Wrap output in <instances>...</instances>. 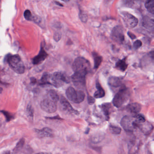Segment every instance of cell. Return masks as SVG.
Listing matches in <instances>:
<instances>
[{
	"label": "cell",
	"instance_id": "1",
	"mask_svg": "<svg viewBox=\"0 0 154 154\" xmlns=\"http://www.w3.org/2000/svg\"><path fill=\"white\" fill-rule=\"evenodd\" d=\"M69 83V80L67 76L60 72H56L52 74H44L40 81L41 85H50L57 88L62 87L65 83Z\"/></svg>",
	"mask_w": 154,
	"mask_h": 154
},
{
	"label": "cell",
	"instance_id": "2",
	"mask_svg": "<svg viewBox=\"0 0 154 154\" xmlns=\"http://www.w3.org/2000/svg\"><path fill=\"white\" fill-rule=\"evenodd\" d=\"M7 61L9 66L16 73L22 74L24 72L25 66L19 55H14L8 56Z\"/></svg>",
	"mask_w": 154,
	"mask_h": 154
},
{
	"label": "cell",
	"instance_id": "3",
	"mask_svg": "<svg viewBox=\"0 0 154 154\" xmlns=\"http://www.w3.org/2000/svg\"><path fill=\"white\" fill-rule=\"evenodd\" d=\"M72 68L75 72L87 75L90 71L91 66L88 60L83 57H78L74 61Z\"/></svg>",
	"mask_w": 154,
	"mask_h": 154
},
{
	"label": "cell",
	"instance_id": "4",
	"mask_svg": "<svg viewBox=\"0 0 154 154\" xmlns=\"http://www.w3.org/2000/svg\"><path fill=\"white\" fill-rule=\"evenodd\" d=\"M66 94L68 99L75 103H81L85 98V94L82 90L76 91L72 87L67 88Z\"/></svg>",
	"mask_w": 154,
	"mask_h": 154
},
{
	"label": "cell",
	"instance_id": "5",
	"mask_svg": "<svg viewBox=\"0 0 154 154\" xmlns=\"http://www.w3.org/2000/svg\"><path fill=\"white\" fill-rule=\"evenodd\" d=\"M128 91L125 87H122L115 95L113 103L116 108H120L125 103L128 98Z\"/></svg>",
	"mask_w": 154,
	"mask_h": 154
},
{
	"label": "cell",
	"instance_id": "6",
	"mask_svg": "<svg viewBox=\"0 0 154 154\" xmlns=\"http://www.w3.org/2000/svg\"><path fill=\"white\" fill-rule=\"evenodd\" d=\"M57 102L47 96V98H44L41 102V108L44 112L47 113H53L57 109Z\"/></svg>",
	"mask_w": 154,
	"mask_h": 154
},
{
	"label": "cell",
	"instance_id": "7",
	"mask_svg": "<svg viewBox=\"0 0 154 154\" xmlns=\"http://www.w3.org/2000/svg\"><path fill=\"white\" fill-rule=\"evenodd\" d=\"M111 37L115 42L122 44L125 39L122 27L120 26H117L114 27L111 31Z\"/></svg>",
	"mask_w": 154,
	"mask_h": 154
},
{
	"label": "cell",
	"instance_id": "8",
	"mask_svg": "<svg viewBox=\"0 0 154 154\" xmlns=\"http://www.w3.org/2000/svg\"><path fill=\"white\" fill-rule=\"evenodd\" d=\"M122 16L124 23L127 28L133 29L138 24V19L132 14L127 12H124L122 13Z\"/></svg>",
	"mask_w": 154,
	"mask_h": 154
},
{
	"label": "cell",
	"instance_id": "9",
	"mask_svg": "<svg viewBox=\"0 0 154 154\" xmlns=\"http://www.w3.org/2000/svg\"><path fill=\"white\" fill-rule=\"evenodd\" d=\"M87 75L75 72L71 76V79L74 85L78 87H82L85 85V76Z\"/></svg>",
	"mask_w": 154,
	"mask_h": 154
},
{
	"label": "cell",
	"instance_id": "10",
	"mask_svg": "<svg viewBox=\"0 0 154 154\" xmlns=\"http://www.w3.org/2000/svg\"><path fill=\"white\" fill-rule=\"evenodd\" d=\"M60 103V108L63 111L68 114H78V112L76 111V110H75L71 106L69 102L64 97H62L61 98Z\"/></svg>",
	"mask_w": 154,
	"mask_h": 154
},
{
	"label": "cell",
	"instance_id": "11",
	"mask_svg": "<svg viewBox=\"0 0 154 154\" xmlns=\"http://www.w3.org/2000/svg\"><path fill=\"white\" fill-rule=\"evenodd\" d=\"M133 122H132V119L131 118L128 116H125L122 118L121 121V125L124 130L126 132H132L135 128Z\"/></svg>",
	"mask_w": 154,
	"mask_h": 154
},
{
	"label": "cell",
	"instance_id": "12",
	"mask_svg": "<svg viewBox=\"0 0 154 154\" xmlns=\"http://www.w3.org/2000/svg\"><path fill=\"white\" fill-rule=\"evenodd\" d=\"M142 24L145 29L154 33V19H152L147 16H145L142 19Z\"/></svg>",
	"mask_w": 154,
	"mask_h": 154
},
{
	"label": "cell",
	"instance_id": "13",
	"mask_svg": "<svg viewBox=\"0 0 154 154\" xmlns=\"http://www.w3.org/2000/svg\"><path fill=\"white\" fill-rule=\"evenodd\" d=\"M47 53L44 50L43 47H41L39 54L33 58V63L34 65L39 64L42 63V61H44L46 58H47Z\"/></svg>",
	"mask_w": 154,
	"mask_h": 154
},
{
	"label": "cell",
	"instance_id": "14",
	"mask_svg": "<svg viewBox=\"0 0 154 154\" xmlns=\"http://www.w3.org/2000/svg\"><path fill=\"white\" fill-rule=\"evenodd\" d=\"M142 64L143 66L154 65V51H151L144 57L142 59Z\"/></svg>",
	"mask_w": 154,
	"mask_h": 154
},
{
	"label": "cell",
	"instance_id": "15",
	"mask_svg": "<svg viewBox=\"0 0 154 154\" xmlns=\"http://www.w3.org/2000/svg\"><path fill=\"white\" fill-rule=\"evenodd\" d=\"M127 109L128 112L135 115L141 111V106L140 103H130L127 106Z\"/></svg>",
	"mask_w": 154,
	"mask_h": 154
},
{
	"label": "cell",
	"instance_id": "16",
	"mask_svg": "<svg viewBox=\"0 0 154 154\" xmlns=\"http://www.w3.org/2000/svg\"><path fill=\"white\" fill-rule=\"evenodd\" d=\"M36 132L39 134L40 137H53V133L51 129L45 127L42 130H37Z\"/></svg>",
	"mask_w": 154,
	"mask_h": 154
},
{
	"label": "cell",
	"instance_id": "17",
	"mask_svg": "<svg viewBox=\"0 0 154 154\" xmlns=\"http://www.w3.org/2000/svg\"><path fill=\"white\" fill-rule=\"evenodd\" d=\"M122 79L119 77L111 76L108 78V84L110 87H118L122 85Z\"/></svg>",
	"mask_w": 154,
	"mask_h": 154
},
{
	"label": "cell",
	"instance_id": "18",
	"mask_svg": "<svg viewBox=\"0 0 154 154\" xmlns=\"http://www.w3.org/2000/svg\"><path fill=\"white\" fill-rule=\"evenodd\" d=\"M127 66L128 64L126 63V58L119 60L115 64V68L122 71H125L127 69Z\"/></svg>",
	"mask_w": 154,
	"mask_h": 154
},
{
	"label": "cell",
	"instance_id": "19",
	"mask_svg": "<svg viewBox=\"0 0 154 154\" xmlns=\"http://www.w3.org/2000/svg\"><path fill=\"white\" fill-rule=\"evenodd\" d=\"M145 122L138 124L137 127L140 128L141 130L142 131V132H144L146 134H150L151 132L152 131L153 127L150 124H144Z\"/></svg>",
	"mask_w": 154,
	"mask_h": 154
},
{
	"label": "cell",
	"instance_id": "20",
	"mask_svg": "<svg viewBox=\"0 0 154 154\" xmlns=\"http://www.w3.org/2000/svg\"><path fill=\"white\" fill-rule=\"evenodd\" d=\"M96 88L97 90L94 94V97L95 98H101L104 96L105 91L98 82H97L96 83Z\"/></svg>",
	"mask_w": 154,
	"mask_h": 154
},
{
	"label": "cell",
	"instance_id": "21",
	"mask_svg": "<svg viewBox=\"0 0 154 154\" xmlns=\"http://www.w3.org/2000/svg\"><path fill=\"white\" fill-rule=\"evenodd\" d=\"M93 56L94 59V68L95 69H97L101 64L103 58L101 56L95 52L93 53Z\"/></svg>",
	"mask_w": 154,
	"mask_h": 154
},
{
	"label": "cell",
	"instance_id": "22",
	"mask_svg": "<svg viewBox=\"0 0 154 154\" xmlns=\"http://www.w3.org/2000/svg\"><path fill=\"white\" fill-rule=\"evenodd\" d=\"M101 108L103 111L104 114L105 115L106 118H107V120H108L109 118V115L110 114V109L111 108V104L109 103H103L102 104Z\"/></svg>",
	"mask_w": 154,
	"mask_h": 154
},
{
	"label": "cell",
	"instance_id": "23",
	"mask_svg": "<svg viewBox=\"0 0 154 154\" xmlns=\"http://www.w3.org/2000/svg\"><path fill=\"white\" fill-rule=\"evenodd\" d=\"M109 130L111 133L115 135L120 134L121 132V128L120 127L112 125H109Z\"/></svg>",
	"mask_w": 154,
	"mask_h": 154
},
{
	"label": "cell",
	"instance_id": "24",
	"mask_svg": "<svg viewBox=\"0 0 154 154\" xmlns=\"http://www.w3.org/2000/svg\"><path fill=\"white\" fill-rule=\"evenodd\" d=\"M47 96L57 102H58L59 99V97L57 93L55 91L53 90L48 92V93L47 94Z\"/></svg>",
	"mask_w": 154,
	"mask_h": 154
},
{
	"label": "cell",
	"instance_id": "25",
	"mask_svg": "<svg viewBox=\"0 0 154 154\" xmlns=\"http://www.w3.org/2000/svg\"><path fill=\"white\" fill-rule=\"evenodd\" d=\"M24 139H22L20 140L16 146H15V148L14 150V151L15 152H18L19 151H20L24 146Z\"/></svg>",
	"mask_w": 154,
	"mask_h": 154
},
{
	"label": "cell",
	"instance_id": "26",
	"mask_svg": "<svg viewBox=\"0 0 154 154\" xmlns=\"http://www.w3.org/2000/svg\"><path fill=\"white\" fill-rule=\"evenodd\" d=\"M145 7L147 10L154 8V0H147L145 3Z\"/></svg>",
	"mask_w": 154,
	"mask_h": 154
},
{
	"label": "cell",
	"instance_id": "27",
	"mask_svg": "<svg viewBox=\"0 0 154 154\" xmlns=\"http://www.w3.org/2000/svg\"><path fill=\"white\" fill-rule=\"evenodd\" d=\"M24 17L28 20H32L33 16L30 10H26L24 12Z\"/></svg>",
	"mask_w": 154,
	"mask_h": 154
},
{
	"label": "cell",
	"instance_id": "28",
	"mask_svg": "<svg viewBox=\"0 0 154 154\" xmlns=\"http://www.w3.org/2000/svg\"><path fill=\"white\" fill-rule=\"evenodd\" d=\"M2 113L3 114V115H5V118L7 119V121H10L14 118V117L12 116V114L8 112H6L5 111H2Z\"/></svg>",
	"mask_w": 154,
	"mask_h": 154
},
{
	"label": "cell",
	"instance_id": "29",
	"mask_svg": "<svg viewBox=\"0 0 154 154\" xmlns=\"http://www.w3.org/2000/svg\"><path fill=\"white\" fill-rule=\"evenodd\" d=\"M142 46V42L141 41L137 40L133 44V47L135 49H138Z\"/></svg>",
	"mask_w": 154,
	"mask_h": 154
},
{
	"label": "cell",
	"instance_id": "30",
	"mask_svg": "<svg viewBox=\"0 0 154 154\" xmlns=\"http://www.w3.org/2000/svg\"><path fill=\"white\" fill-rule=\"evenodd\" d=\"M80 19L83 22H85L87 20V15L84 13V12H80V15H79Z\"/></svg>",
	"mask_w": 154,
	"mask_h": 154
},
{
	"label": "cell",
	"instance_id": "31",
	"mask_svg": "<svg viewBox=\"0 0 154 154\" xmlns=\"http://www.w3.org/2000/svg\"><path fill=\"white\" fill-rule=\"evenodd\" d=\"M27 111L28 112V114L29 115V117H33V113L32 108H31L30 105H29L27 107Z\"/></svg>",
	"mask_w": 154,
	"mask_h": 154
},
{
	"label": "cell",
	"instance_id": "32",
	"mask_svg": "<svg viewBox=\"0 0 154 154\" xmlns=\"http://www.w3.org/2000/svg\"><path fill=\"white\" fill-rule=\"evenodd\" d=\"M95 99L92 96H88V102L90 104H93V103H95Z\"/></svg>",
	"mask_w": 154,
	"mask_h": 154
},
{
	"label": "cell",
	"instance_id": "33",
	"mask_svg": "<svg viewBox=\"0 0 154 154\" xmlns=\"http://www.w3.org/2000/svg\"><path fill=\"white\" fill-rule=\"evenodd\" d=\"M127 35L132 39H135V38H136V36H135V35L132 33L130 32H127Z\"/></svg>",
	"mask_w": 154,
	"mask_h": 154
},
{
	"label": "cell",
	"instance_id": "34",
	"mask_svg": "<svg viewBox=\"0 0 154 154\" xmlns=\"http://www.w3.org/2000/svg\"><path fill=\"white\" fill-rule=\"evenodd\" d=\"M61 1H63V2H67L69 1L70 0H61Z\"/></svg>",
	"mask_w": 154,
	"mask_h": 154
},
{
	"label": "cell",
	"instance_id": "35",
	"mask_svg": "<svg viewBox=\"0 0 154 154\" xmlns=\"http://www.w3.org/2000/svg\"><path fill=\"white\" fill-rule=\"evenodd\" d=\"M153 16H154V15H153Z\"/></svg>",
	"mask_w": 154,
	"mask_h": 154
}]
</instances>
